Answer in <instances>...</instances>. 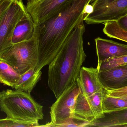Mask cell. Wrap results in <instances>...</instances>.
Wrapping results in <instances>:
<instances>
[{"label":"cell","mask_w":127,"mask_h":127,"mask_svg":"<svg viewBox=\"0 0 127 127\" xmlns=\"http://www.w3.org/2000/svg\"><path fill=\"white\" fill-rule=\"evenodd\" d=\"M93 0H69L43 22L35 25L39 62L35 71H41L53 60L75 28L83 20L85 7Z\"/></svg>","instance_id":"1"},{"label":"cell","mask_w":127,"mask_h":127,"mask_svg":"<svg viewBox=\"0 0 127 127\" xmlns=\"http://www.w3.org/2000/svg\"><path fill=\"white\" fill-rule=\"evenodd\" d=\"M85 27L80 22L49 64L48 86L56 98L76 82L87 56L83 48Z\"/></svg>","instance_id":"2"},{"label":"cell","mask_w":127,"mask_h":127,"mask_svg":"<svg viewBox=\"0 0 127 127\" xmlns=\"http://www.w3.org/2000/svg\"><path fill=\"white\" fill-rule=\"evenodd\" d=\"M0 109L8 118L30 122H38L44 118L43 106L30 94L20 90L0 92Z\"/></svg>","instance_id":"3"},{"label":"cell","mask_w":127,"mask_h":127,"mask_svg":"<svg viewBox=\"0 0 127 127\" xmlns=\"http://www.w3.org/2000/svg\"><path fill=\"white\" fill-rule=\"evenodd\" d=\"M10 65L20 75L35 68L39 62L38 42L34 33L32 38L13 44L0 57Z\"/></svg>","instance_id":"4"},{"label":"cell","mask_w":127,"mask_h":127,"mask_svg":"<svg viewBox=\"0 0 127 127\" xmlns=\"http://www.w3.org/2000/svg\"><path fill=\"white\" fill-rule=\"evenodd\" d=\"M80 89L77 82L66 89L50 107V122L39 127H63L71 121Z\"/></svg>","instance_id":"5"},{"label":"cell","mask_w":127,"mask_h":127,"mask_svg":"<svg viewBox=\"0 0 127 127\" xmlns=\"http://www.w3.org/2000/svg\"><path fill=\"white\" fill-rule=\"evenodd\" d=\"M91 4L93 10L83 19L88 24L117 21L127 15V0H94Z\"/></svg>","instance_id":"6"},{"label":"cell","mask_w":127,"mask_h":127,"mask_svg":"<svg viewBox=\"0 0 127 127\" xmlns=\"http://www.w3.org/2000/svg\"><path fill=\"white\" fill-rule=\"evenodd\" d=\"M27 12L22 0H13L0 19V57L13 45L12 39L17 23Z\"/></svg>","instance_id":"7"},{"label":"cell","mask_w":127,"mask_h":127,"mask_svg":"<svg viewBox=\"0 0 127 127\" xmlns=\"http://www.w3.org/2000/svg\"><path fill=\"white\" fill-rule=\"evenodd\" d=\"M104 88L89 97L78 95L74 112V118L90 123L100 118L104 113L102 101Z\"/></svg>","instance_id":"8"},{"label":"cell","mask_w":127,"mask_h":127,"mask_svg":"<svg viewBox=\"0 0 127 127\" xmlns=\"http://www.w3.org/2000/svg\"><path fill=\"white\" fill-rule=\"evenodd\" d=\"M69 0H28L26 6L35 25L43 22Z\"/></svg>","instance_id":"9"},{"label":"cell","mask_w":127,"mask_h":127,"mask_svg":"<svg viewBox=\"0 0 127 127\" xmlns=\"http://www.w3.org/2000/svg\"><path fill=\"white\" fill-rule=\"evenodd\" d=\"M76 82L80 89L79 95L83 97L90 96L103 88L97 68L82 67Z\"/></svg>","instance_id":"10"},{"label":"cell","mask_w":127,"mask_h":127,"mask_svg":"<svg viewBox=\"0 0 127 127\" xmlns=\"http://www.w3.org/2000/svg\"><path fill=\"white\" fill-rule=\"evenodd\" d=\"M103 88L114 90L127 86V64L107 71H98Z\"/></svg>","instance_id":"11"},{"label":"cell","mask_w":127,"mask_h":127,"mask_svg":"<svg viewBox=\"0 0 127 127\" xmlns=\"http://www.w3.org/2000/svg\"><path fill=\"white\" fill-rule=\"evenodd\" d=\"M98 63L112 57L127 55V45L98 37L95 39Z\"/></svg>","instance_id":"12"},{"label":"cell","mask_w":127,"mask_h":127,"mask_svg":"<svg viewBox=\"0 0 127 127\" xmlns=\"http://www.w3.org/2000/svg\"><path fill=\"white\" fill-rule=\"evenodd\" d=\"M127 124V108L104 113L103 115L90 123V127H118Z\"/></svg>","instance_id":"13"},{"label":"cell","mask_w":127,"mask_h":127,"mask_svg":"<svg viewBox=\"0 0 127 127\" xmlns=\"http://www.w3.org/2000/svg\"><path fill=\"white\" fill-rule=\"evenodd\" d=\"M35 27L34 21L27 12L16 26L12 39L13 44L32 38L34 35Z\"/></svg>","instance_id":"14"},{"label":"cell","mask_w":127,"mask_h":127,"mask_svg":"<svg viewBox=\"0 0 127 127\" xmlns=\"http://www.w3.org/2000/svg\"><path fill=\"white\" fill-rule=\"evenodd\" d=\"M35 68L30 69L20 75L18 81L13 88L31 94L42 75L41 71H36Z\"/></svg>","instance_id":"15"},{"label":"cell","mask_w":127,"mask_h":127,"mask_svg":"<svg viewBox=\"0 0 127 127\" xmlns=\"http://www.w3.org/2000/svg\"><path fill=\"white\" fill-rule=\"evenodd\" d=\"M20 75L10 65L0 58L1 83L13 88L18 81Z\"/></svg>","instance_id":"16"},{"label":"cell","mask_w":127,"mask_h":127,"mask_svg":"<svg viewBox=\"0 0 127 127\" xmlns=\"http://www.w3.org/2000/svg\"><path fill=\"white\" fill-rule=\"evenodd\" d=\"M104 24L103 32L110 37L127 42V31L120 26L117 21H110Z\"/></svg>","instance_id":"17"},{"label":"cell","mask_w":127,"mask_h":127,"mask_svg":"<svg viewBox=\"0 0 127 127\" xmlns=\"http://www.w3.org/2000/svg\"><path fill=\"white\" fill-rule=\"evenodd\" d=\"M102 106L104 113L119 110L127 108V101L120 98L107 96L104 88Z\"/></svg>","instance_id":"18"},{"label":"cell","mask_w":127,"mask_h":127,"mask_svg":"<svg viewBox=\"0 0 127 127\" xmlns=\"http://www.w3.org/2000/svg\"><path fill=\"white\" fill-rule=\"evenodd\" d=\"M127 63V55L112 57L98 63L97 69L98 71H107Z\"/></svg>","instance_id":"19"},{"label":"cell","mask_w":127,"mask_h":127,"mask_svg":"<svg viewBox=\"0 0 127 127\" xmlns=\"http://www.w3.org/2000/svg\"><path fill=\"white\" fill-rule=\"evenodd\" d=\"M38 122H30L6 118L0 119V127H39Z\"/></svg>","instance_id":"20"},{"label":"cell","mask_w":127,"mask_h":127,"mask_svg":"<svg viewBox=\"0 0 127 127\" xmlns=\"http://www.w3.org/2000/svg\"><path fill=\"white\" fill-rule=\"evenodd\" d=\"M105 92L107 96L116 97L122 98L127 96V86L114 90L105 89Z\"/></svg>","instance_id":"21"},{"label":"cell","mask_w":127,"mask_h":127,"mask_svg":"<svg viewBox=\"0 0 127 127\" xmlns=\"http://www.w3.org/2000/svg\"><path fill=\"white\" fill-rule=\"evenodd\" d=\"M13 0H5L0 5V19L5 10L12 2Z\"/></svg>","instance_id":"22"},{"label":"cell","mask_w":127,"mask_h":127,"mask_svg":"<svg viewBox=\"0 0 127 127\" xmlns=\"http://www.w3.org/2000/svg\"><path fill=\"white\" fill-rule=\"evenodd\" d=\"M117 21L121 27L127 31V15L120 18Z\"/></svg>","instance_id":"23"},{"label":"cell","mask_w":127,"mask_h":127,"mask_svg":"<svg viewBox=\"0 0 127 127\" xmlns=\"http://www.w3.org/2000/svg\"><path fill=\"white\" fill-rule=\"evenodd\" d=\"M93 10V8L91 4V3L87 4L85 7L84 9V13L85 16L92 13Z\"/></svg>","instance_id":"24"},{"label":"cell","mask_w":127,"mask_h":127,"mask_svg":"<svg viewBox=\"0 0 127 127\" xmlns=\"http://www.w3.org/2000/svg\"><path fill=\"white\" fill-rule=\"evenodd\" d=\"M118 127H127V124L120 125Z\"/></svg>","instance_id":"25"},{"label":"cell","mask_w":127,"mask_h":127,"mask_svg":"<svg viewBox=\"0 0 127 127\" xmlns=\"http://www.w3.org/2000/svg\"><path fill=\"white\" fill-rule=\"evenodd\" d=\"M120 98H122V99H124V100L127 101V97H123Z\"/></svg>","instance_id":"26"},{"label":"cell","mask_w":127,"mask_h":127,"mask_svg":"<svg viewBox=\"0 0 127 127\" xmlns=\"http://www.w3.org/2000/svg\"><path fill=\"white\" fill-rule=\"evenodd\" d=\"M4 0H0V5L1 4V3Z\"/></svg>","instance_id":"27"},{"label":"cell","mask_w":127,"mask_h":127,"mask_svg":"<svg viewBox=\"0 0 127 127\" xmlns=\"http://www.w3.org/2000/svg\"><path fill=\"white\" fill-rule=\"evenodd\" d=\"M1 83V80H0V83Z\"/></svg>","instance_id":"28"},{"label":"cell","mask_w":127,"mask_h":127,"mask_svg":"<svg viewBox=\"0 0 127 127\" xmlns=\"http://www.w3.org/2000/svg\"></svg>","instance_id":"29"}]
</instances>
